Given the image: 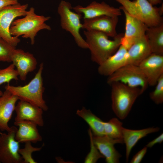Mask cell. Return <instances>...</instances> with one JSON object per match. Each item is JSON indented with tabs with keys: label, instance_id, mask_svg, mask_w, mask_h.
Returning a JSON list of instances; mask_svg holds the SVG:
<instances>
[{
	"label": "cell",
	"instance_id": "21",
	"mask_svg": "<svg viewBox=\"0 0 163 163\" xmlns=\"http://www.w3.org/2000/svg\"><path fill=\"white\" fill-rule=\"evenodd\" d=\"M151 53L150 46L145 35L137 40L127 50V64L138 66Z\"/></svg>",
	"mask_w": 163,
	"mask_h": 163
},
{
	"label": "cell",
	"instance_id": "29",
	"mask_svg": "<svg viewBox=\"0 0 163 163\" xmlns=\"http://www.w3.org/2000/svg\"><path fill=\"white\" fill-rule=\"evenodd\" d=\"M155 86L154 90L149 93V97L155 104H162L163 102V75L160 78Z\"/></svg>",
	"mask_w": 163,
	"mask_h": 163
},
{
	"label": "cell",
	"instance_id": "5",
	"mask_svg": "<svg viewBox=\"0 0 163 163\" xmlns=\"http://www.w3.org/2000/svg\"><path fill=\"white\" fill-rule=\"evenodd\" d=\"M121 5L119 8L143 22L147 27L159 25L162 23L163 5L154 6L147 0H115Z\"/></svg>",
	"mask_w": 163,
	"mask_h": 163
},
{
	"label": "cell",
	"instance_id": "31",
	"mask_svg": "<svg viewBox=\"0 0 163 163\" xmlns=\"http://www.w3.org/2000/svg\"><path fill=\"white\" fill-rule=\"evenodd\" d=\"M18 3V0H0V11L5 7Z\"/></svg>",
	"mask_w": 163,
	"mask_h": 163
},
{
	"label": "cell",
	"instance_id": "14",
	"mask_svg": "<svg viewBox=\"0 0 163 163\" xmlns=\"http://www.w3.org/2000/svg\"><path fill=\"white\" fill-rule=\"evenodd\" d=\"M17 70L21 80L25 81L27 74L36 69V59L33 55L21 49H15L11 58V62Z\"/></svg>",
	"mask_w": 163,
	"mask_h": 163
},
{
	"label": "cell",
	"instance_id": "34",
	"mask_svg": "<svg viewBox=\"0 0 163 163\" xmlns=\"http://www.w3.org/2000/svg\"><path fill=\"white\" fill-rule=\"evenodd\" d=\"M3 92L0 90V96H1L3 94Z\"/></svg>",
	"mask_w": 163,
	"mask_h": 163
},
{
	"label": "cell",
	"instance_id": "32",
	"mask_svg": "<svg viewBox=\"0 0 163 163\" xmlns=\"http://www.w3.org/2000/svg\"><path fill=\"white\" fill-rule=\"evenodd\" d=\"M163 141V133L161 134L157 138L149 142L145 146L148 148H151L155 144L157 143L160 144Z\"/></svg>",
	"mask_w": 163,
	"mask_h": 163
},
{
	"label": "cell",
	"instance_id": "2",
	"mask_svg": "<svg viewBox=\"0 0 163 163\" xmlns=\"http://www.w3.org/2000/svg\"><path fill=\"white\" fill-rule=\"evenodd\" d=\"M43 66V63H40L34 77L27 84L14 86L8 84L5 89L17 97L19 100L29 102L46 111L48 108L43 98L44 88L42 74Z\"/></svg>",
	"mask_w": 163,
	"mask_h": 163
},
{
	"label": "cell",
	"instance_id": "23",
	"mask_svg": "<svg viewBox=\"0 0 163 163\" xmlns=\"http://www.w3.org/2000/svg\"><path fill=\"white\" fill-rule=\"evenodd\" d=\"M76 113L87 123L94 135L97 136L104 135V121L93 114L90 110L83 107L81 109L78 110Z\"/></svg>",
	"mask_w": 163,
	"mask_h": 163
},
{
	"label": "cell",
	"instance_id": "1",
	"mask_svg": "<svg viewBox=\"0 0 163 163\" xmlns=\"http://www.w3.org/2000/svg\"><path fill=\"white\" fill-rule=\"evenodd\" d=\"M85 40L89 49L91 60L99 65L117 50L123 34H118L112 40L105 34L97 31H84Z\"/></svg>",
	"mask_w": 163,
	"mask_h": 163
},
{
	"label": "cell",
	"instance_id": "27",
	"mask_svg": "<svg viewBox=\"0 0 163 163\" xmlns=\"http://www.w3.org/2000/svg\"><path fill=\"white\" fill-rule=\"evenodd\" d=\"M15 47L0 38V62H10Z\"/></svg>",
	"mask_w": 163,
	"mask_h": 163
},
{
	"label": "cell",
	"instance_id": "20",
	"mask_svg": "<svg viewBox=\"0 0 163 163\" xmlns=\"http://www.w3.org/2000/svg\"><path fill=\"white\" fill-rule=\"evenodd\" d=\"M160 130L158 127H152L139 130L131 129L123 127L122 133L123 143L126 145V158L128 161L129 156L132 148L141 139L148 135L158 132Z\"/></svg>",
	"mask_w": 163,
	"mask_h": 163
},
{
	"label": "cell",
	"instance_id": "30",
	"mask_svg": "<svg viewBox=\"0 0 163 163\" xmlns=\"http://www.w3.org/2000/svg\"><path fill=\"white\" fill-rule=\"evenodd\" d=\"M147 148L145 147L137 152L133 157L130 163H139L146 154Z\"/></svg>",
	"mask_w": 163,
	"mask_h": 163
},
{
	"label": "cell",
	"instance_id": "22",
	"mask_svg": "<svg viewBox=\"0 0 163 163\" xmlns=\"http://www.w3.org/2000/svg\"><path fill=\"white\" fill-rule=\"evenodd\" d=\"M145 35L151 53L163 55V23L148 27Z\"/></svg>",
	"mask_w": 163,
	"mask_h": 163
},
{
	"label": "cell",
	"instance_id": "35",
	"mask_svg": "<svg viewBox=\"0 0 163 163\" xmlns=\"http://www.w3.org/2000/svg\"><path fill=\"white\" fill-rule=\"evenodd\" d=\"M2 133L0 132V134H2Z\"/></svg>",
	"mask_w": 163,
	"mask_h": 163
},
{
	"label": "cell",
	"instance_id": "7",
	"mask_svg": "<svg viewBox=\"0 0 163 163\" xmlns=\"http://www.w3.org/2000/svg\"><path fill=\"white\" fill-rule=\"evenodd\" d=\"M28 4H17L6 6L0 11V38L16 47L20 42L18 38L11 35L10 29L14 19L25 16L27 14Z\"/></svg>",
	"mask_w": 163,
	"mask_h": 163
},
{
	"label": "cell",
	"instance_id": "15",
	"mask_svg": "<svg viewBox=\"0 0 163 163\" xmlns=\"http://www.w3.org/2000/svg\"><path fill=\"white\" fill-rule=\"evenodd\" d=\"M14 111L16 113L14 122L29 120L35 123L38 126H44L43 110L40 107L28 102L19 100L16 104Z\"/></svg>",
	"mask_w": 163,
	"mask_h": 163
},
{
	"label": "cell",
	"instance_id": "8",
	"mask_svg": "<svg viewBox=\"0 0 163 163\" xmlns=\"http://www.w3.org/2000/svg\"><path fill=\"white\" fill-rule=\"evenodd\" d=\"M107 82L109 85L119 82L130 87L139 88L143 92L149 85L139 66L130 64L124 65L108 76Z\"/></svg>",
	"mask_w": 163,
	"mask_h": 163
},
{
	"label": "cell",
	"instance_id": "4",
	"mask_svg": "<svg viewBox=\"0 0 163 163\" xmlns=\"http://www.w3.org/2000/svg\"><path fill=\"white\" fill-rule=\"evenodd\" d=\"M110 85L112 109L119 119L123 120L128 115L136 99L143 92L139 88L130 87L119 82Z\"/></svg>",
	"mask_w": 163,
	"mask_h": 163
},
{
	"label": "cell",
	"instance_id": "11",
	"mask_svg": "<svg viewBox=\"0 0 163 163\" xmlns=\"http://www.w3.org/2000/svg\"><path fill=\"white\" fill-rule=\"evenodd\" d=\"M118 22V17L107 15L83 19L82 28L100 31L113 38L118 34L116 27Z\"/></svg>",
	"mask_w": 163,
	"mask_h": 163
},
{
	"label": "cell",
	"instance_id": "19",
	"mask_svg": "<svg viewBox=\"0 0 163 163\" xmlns=\"http://www.w3.org/2000/svg\"><path fill=\"white\" fill-rule=\"evenodd\" d=\"M14 125L18 128L15 134L16 140L19 143L30 142L36 143L42 141V138L35 123L24 120L14 122Z\"/></svg>",
	"mask_w": 163,
	"mask_h": 163
},
{
	"label": "cell",
	"instance_id": "12",
	"mask_svg": "<svg viewBox=\"0 0 163 163\" xmlns=\"http://www.w3.org/2000/svg\"><path fill=\"white\" fill-rule=\"evenodd\" d=\"M149 85L154 86L163 75V55L151 53L138 65Z\"/></svg>",
	"mask_w": 163,
	"mask_h": 163
},
{
	"label": "cell",
	"instance_id": "6",
	"mask_svg": "<svg viewBox=\"0 0 163 163\" xmlns=\"http://www.w3.org/2000/svg\"><path fill=\"white\" fill-rule=\"evenodd\" d=\"M71 4L65 0L61 1L59 3L57 12L60 18L62 28L69 32L73 37L77 45L83 49H88L87 44L80 34L82 28L81 22L82 14L72 10Z\"/></svg>",
	"mask_w": 163,
	"mask_h": 163
},
{
	"label": "cell",
	"instance_id": "36",
	"mask_svg": "<svg viewBox=\"0 0 163 163\" xmlns=\"http://www.w3.org/2000/svg\"><path fill=\"white\" fill-rule=\"evenodd\" d=\"M0 163H1L0 162Z\"/></svg>",
	"mask_w": 163,
	"mask_h": 163
},
{
	"label": "cell",
	"instance_id": "13",
	"mask_svg": "<svg viewBox=\"0 0 163 163\" xmlns=\"http://www.w3.org/2000/svg\"><path fill=\"white\" fill-rule=\"evenodd\" d=\"M76 12L83 14V19L90 18L103 15L118 17L121 15L120 8L111 6L104 2H92L87 6L78 5L73 7Z\"/></svg>",
	"mask_w": 163,
	"mask_h": 163
},
{
	"label": "cell",
	"instance_id": "10",
	"mask_svg": "<svg viewBox=\"0 0 163 163\" xmlns=\"http://www.w3.org/2000/svg\"><path fill=\"white\" fill-rule=\"evenodd\" d=\"M125 18V32L121 40V45L127 50L138 39L145 35L147 27L143 22L124 10Z\"/></svg>",
	"mask_w": 163,
	"mask_h": 163
},
{
	"label": "cell",
	"instance_id": "16",
	"mask_svg": "<svg viewBox=\"0 0 163 163\" xmlns=\"http://www.w3.org/2000/svg\"><path fill=\"white\" fill-rule=\"evenodd\" d=\"M127 50L121 45L117 51L99 65L98 72L101 75L108 76L127 64Z\"/></svg>",
	"mask_w": 163,
	"mask_h": 163
},
{
	"label": "cell",
	"instance_id": "18",
	"mask_svg": "<svg viewBox=\"0 0 163 163\" xmlns=\"http://www.w3.org/2000/svg\"><path fill=\"white\" fill-rule=\"evenodd\" d=\"M93 142L101 154L105 158L107 163H118L121 154L114 146L119 142L112 139L106 135L103 136H93Z\"/></svg>",
	"mask_w": 163,
	"mask_h": 163
},
{
	"label": "cell",
	"instance_id": "25",
	"mask_svg": "<svg viewBox=\"0 0 163 163\" xmlns=\"http://www.w3.org/2000/svg\"><path fill=\"white\" fill-rule=\"evenodd\" d=\"M18 72L12 63L5 68L0 69V85L5 83L9 84L12 80H18Z\"/></svg>",
	"mask_w": 163,
	"mask_h": 163
},
{
	"label": "cell",
	"instance_id": "33",
	"mask_svg": "<svg viewBox=\"0 0 163 163\" xmlns=\"http://www.w3.org/2000/svg\"><path fill=\"white\" fill-rule=\"evenodd\" d=\"M152 5L154 6L160 4L162 2V0H147Z\"/></svg>",
	"mask_w": 163,
	"mask_h": 163
},
{
	"label": "cell",
	"instance_id": "24",
	"mask_svg": "<svg viewBox=\"0 0 163 163\" xmlns=\"http://www.w3.org/2000/svg\"><path fill=\"white\" fill-rule=\"evenodd\" d=\"M122 125L123 123L117 118H112L108 122H104V135L118 141L120 143H123Z\"/></svg>",
	"mask_w": 163,
	"mask_h": 163
},
{
	"label": "cell",
	"instance_id": "3",
	"mask_svg": "<svg viewBox=\"0 0 163 163\" xmlns=\"http://www.w3.org/2000/svg\"><path fill=\"white\" fill-rule=\"evenodd\" d=\"M50 18L49 16L36 14L34 8L31 7L27 11L24 17L13 21L10 27V33L12 36L17 37L21 36L23 38H29L33 45L39 31L44 29L51 30L50 27L45 23Z\"/></svg>",
	"mask_w": 163,
	"mask_h": 163
},
{
	"label": "cell",
	"instance_id": "9",
	"mask_svg": "<svg viewBox=\"0 0 163 163\" xmlns=\"http://www.w3.org/2000/svg\"><path fill=\"white\" fill-rule=\"evenodd\" d=\"M18 128L11 127L7 133L0 134V162L2 163H23L19 153V142L15 138Z\"/></svg>",
	"mask_w": 163,
	"mask_h": 163
},
{
	"label": "cell",
	"instance_id": "28",
	"mask_svg": "<svg viewBox=\"0 0 163 163\" xmlns=\"http://www.w3.org/2000/svg\"><path fill=\"white\" fill-rule=\"evenodd\" d=\"M90 142V151L86 157L84 162L85 163H95L101 158H104L97 149L93 141V134L90 128L88 130Z\"/></svg>",
	"mask_w": 163,
	"mask_h": 163
},
{
	"label": "cell",
	"instance_id": "17",
	"mask_svg": "<svg viewBox=\"0 0 163 163\" xmlns=\"http://www.w3.org/2000/svg\"><path fill=\"white\" fill-rule=\"evenodd\" d=\"M18 100L17 97L6 90L0 96V130L2 131L8 132L10 130L8 122Z\"/></svg>",
	"mask_w": 163,
	"mask_h": 163
},
{
	"label": "cell",
	"instance_id": "26",
	"mask_svg": "<svg viewBox=\"0 0 163 163\" xmlns=\"http://www.w3.org/2000/svg\"><path fill=\"white\" fill-rule=\"evenodd\" d=\"M42 147H34L30 142L25 143L24 148H20L18 151L23 159V163H37V162L33 158L32 154L35 152L40 151Z\"/></svg>",
	"mask_w": 163,
	"mask_h": 163
}]
</instances>
